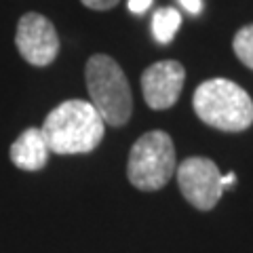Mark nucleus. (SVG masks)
Here are the masks:
<instances>
[{"label":"nucleus","instance_id":"f8f14e48","mask_svg":"<svg viewBox=\"0 0 253 253\" xmlns=\"http://www.w3.org/2000/svg\"><path fill=\"white\" fill-rule=\"evenodd\" d=\"M150 4H152V0H129V11L135 15H141L150 9Z\"/></svg>","mask_w":253,"mask_h":253},{"label":"nucleus","instance_id":"423d86ee","mask_svg":"<svg viewBox=\"0 0 253 253\" xmlns=\"http://www.w3.org/2000/svg\"><path fill=\"white\" fill-rule=\"evenodd\" d=\"M15 46L30 66L46 68L59 53V36L55 26L41 13L21 15L15 32Z\"/></svg>","mask_w":253,"mask_h":253},{"label":"nucleus","instance_id":"9b49d317","mask_svg":"<svg viewBox=\"0 0 253 253\" xmlns=\"http://www.w3.org/2000/svg\"><path fill=\"white\" fill-rule=\"evenodd\" d=\"M81 2L86 9H93V11H110V9H114L121 0H81Z\"/></svg>","mask_w":253,"mask_h":253},{"label":"nucleus","instance_id":"f257e3e1","mask_svg":"<svg viewBox=\"0 0 253 253\" xmlns=\"http://www.w3.org/2000/svg\"><path fill=\"white\" fill-rule=\"evenodd\" d=\"M41 131L55 154H89L104 139L106 123L91 101L66 99L49 112Z\"/></svg>","mask_w":253,"mask_h":253},{"label":"nucleus","instance_id":"6e6552de","mask_svg":"<svg viewBox=\"0 0 253 253\" xmlns=\"http://www.w3.org/2000/svg\"><path fill=\"white\" fill-rule=\"evenodd\" d=\"M51 150L46 146L44 135L41 129L30 126V129L21 131V135L11 144L9 156L11 163L21 171H41L44 165L49 163Z\"/></svg>","mask_w":253,"mask_h":253},{"label":"nucleus","instance_id":"f03ea898","mask_svg":"<svg viewBox=\"0 0 253 253\" xmlns=\"http://www.w3.org/2000/svg\"><path fill=\"white\" fill-rule=\"evenodd\" d=\"M192 106L205 125L224 133H241L253 125L249 93L228 78H211L196 86Z\"/></svg>","mask_w":253,"mask_h":253},{"label":"nucleus","instance_id":"1a4fd4ad","mask_svg":"<svg viewBox=\"0 0 253 253\" xmlns=\"http://www.w3.org/2000/svg\"><path fill=\"white\" fill-rule=\"evenodd\" d=\"M179 26H181V15L175 9H171V6L156 9L152 17V34L156 38V42H161V44L173 42Z\"/></svg>","mask_w":253,"mask_h":253},{"label":"nucleus","instance_id":"20e7f679","mask_svg":"<svg viewBox=\"0 0 253 253\" xmlns=\"http://www.w3.org/2000/svg\"><path fill=\"white\" fill-rule=\"evenodd\" d=\"M175 169V146L169 133L148 131L131 146L126 177L141 192H156L165 188Z\"/></svg>","mask_w":253,"mask_h":253},{"label":"nucleus","instance_id":"4468645a","mask_svg":"<svg viewBox=\"0 0 253 253\" xmlns=\"http://www.w3.org/2000/svg\"><path fill=\"white\" fill-rule=\"evenodd\" d=\"M234 181H236V175H234V173H228V175H221V186H224V188H232Z\"/></svg>","mask_w":253,"mask_h":253},{"label":"nucleus","instance_id":"39448f33","mask_svg":"<svg viewBox=\"0 0 253 253\" xmlns=\"http://www.w3.org/2000/svg\"><path fill=\"white\" fill-rule=\"evenodd\" d=\"M175 175L184 199L199 211H211L224 194L221 173L211 158L190 156L177 165Z\"/></svg>","mask_w":253,"mask_h":253},{"label":"nucleus","instance_id":"0eeeda50","mask_svg":"<svg viewBox=\"0 0 253 253\" xmlns=\"http://www.w3.org/2000/svg\"><path fill=\"white\" fill-rule=\"evenodd\" d=\"M186 81V70L175 59H165L148 66L141 74V93L152 110H169L177 104Z\"/></svg>","mask_w":253,"mask_h":253},{"label":"nucleus","instance_id":"9d476101","mask_svg":"<svg viewBox=\"0 0 253 253\" xmlns=\"http://www.w3.org/2000/svg\"><path fill=\"white\" fill-rule=\"evenodd\" d=\"M232 49L239 61L245 63L249 70H253V23L236 32L232 41Z\"/></svg>","mask_w":253,"mask_h":253},{"label":"nucleus","instance_id":"7ed1b4c3","mask_svg":"<svg viewBox=\"0 0 253 253\" xmlns=\"http://www.w3.org/2000/svg\"><path fill=\"white\" fill-rule=\"evenodd\" d=\"M84 81L89 89L91 106L97 110L101 121L110 126L129 123L133 112V95L123 68L110 55H93L86 61Z\"/></svg>","mask_w":253,"mask_h":253},{"label":"nucleus","instance_id":"ddd939ff","mask_svg":"<svg viewBox=\"0 0 253 253\" xmlns=\"http://www.w3.org/2000/svg\"><path fill=\"white\" fill-rule=\"evenodd\" d=\"M179 2L190 15H199L203 11V0H179Z\"/></svg>","mask_w":253,"mask_h":253}]
</instances>
